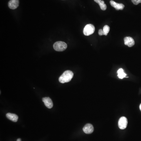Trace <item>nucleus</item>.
<instances>
[{
	"label": "nucleus",
	"mask_w": 141,
	"mask_h": 141,
	"mask_svg": "<svg viewBox=\"0 0 141 141\" xmlns=\"http://www.w3.org/2000/svg\"><path fill=\"white\" fill-rule=\"evenodd\" d=\"M7 118L14 122H17L18 119V116L14 114L8 113L6 115Z\"/></svg>",
	"instance_id": "obj_10"
},
{
	"label": "nucleus",
	"mask_w": 141,
	"mask_h": 141,
	"mask_svg": "<svg viewBox=\"0 0 141 141\" xmlns=\"http://www.w3.org/2000/svg\"><path fill=\"white\" fill-rule=\"evenodd\" d=\"M103 32H104V35H107L110 30V27L108 25H105L103 28Z\"/></svg>",
	"instance_id": "obj_13"
},
{
	"label": "nucleus",
	"mask_w": 141,
	"mask_h": 141,
	"mask_svg": "<svg viewBox=\"0 0 141 141\" xmlns=\"http://www.w3.org/2000/svg\"><path fill=\"white\" fill-rule=\"evenodd\" d=\"M110 3L112 6H113L117 10H123L125 7V6L123 4L116 3L113 0H111L110 2Z\"/></svg>",
	"instance_id": "obj_6"
},
{
	"label": "nucleus",
	"mask_w": 141,
	"mask_h": 141,
	"mask_svg": "<svg viewBox=\"0 0 141 141\" xmlns=\"http://www.w3.org/2000/svg\"><path fill=\"white\" fill-rule=\"evenodd\" d=\"M9 7L10 8L14 10L18 7L19 5L18 0H10L8 2Z\"/></svg>",
	"instance_id": "obj_8"
},
{
	"label": "nucleus",
	"mask_w": 141,
	"mask_h": 141,
	"mask_svg": "<svg viewBox=\"0 0 141 141\" xmlns=\"http://www.w3.org/2000/svg\"><path fill=\"white\" fill-rule=\"evenodd\" d=\"M124 44L128 47H131L135 44L134 40L132 37L130 36L125 37L124 39Z\"/></svg>",
	"instance_id": "obj_7"
},
{
	"label": "nucleus",
	"mask_w": 141,
	"mask_h": 141,
	"mask_svg": "<svg viewBox=\"0 0 141 141\" xmlns=\"http://www.w3.org/2000/svg\"><path fill=\"white\" fill-rule=\"evenodd\" d=\"M83 131L85 133L89 134L92 133L94 131L93 126L90 123L86 124L83 129Z\"/></svg>",
	"instance_id": "obj_5"
},
{
	"label": "nucleus",
	"mask_w": 141,
	"mask_h": 141,
	"mask_svg": "<svg viewBox=\"0 0 141 141\" xmlns=\"http://www.w3.org/2000/svg\"><path fill=\"white\" fill-rule=\"evenodd\" d=\"M73 76V73L70 70L65 71L59 77V81L60 83L68 82L71 80Z\"/></svg>",
	"instance_id": "obj_1"
},
{
	"label": "nucleus",
	"mask_w": 141,
	"mask_h": 141,
	"mask_svg": "<svg viewBox=\"0 0 141 141\" xmlns=\"http://www.w3.org/2000/svg\"><path fill=\"white\" fill-rule=\"evenodd\" d=\"M98 34L100 36L104 35L103 30H102V29H100V30H99V31H98Z\"/></svg>",
	"instance_id": "obj_15"
},
{
	"label": "nucleus",
	"mask_w": 141,
	"mask_h": 141,
	"mask_svg": "<svg viewBox=\"0 0 141 141\" xmlns=\"http://www.w3.org/2000/svg\"><path fill=\"white\" fill-rule=\"evenodd\" d=\"M42 101L44 103L46 107L49 109L52 108L53 106V103L52 101L50 98L44 97L42 98Z\"/></svg>",
	"instance_id": "obj_9"
},
{
	"label": "nucleus",
	"mask_w": 141,
	"mask_h": 141,
	"mask_svg": "<svg viewBox=\"0 0 141 141\" xmlns=\"http://www.w3.org/2000/svg\"><path fill=\"white\" fill-rule=\"evenodd\" d=\"M94 1L99 4L101 10L104 11L106 10L107 6L104 3V1L102 0H94Z\"/></svg>",
	"instance_id": "obj_11"
},
{
	"label": "nucleus",
	"mask_w": 141,
	"mask_h": 141,
	"mask_svg": "<svg viewBox=\"0 0 141 141\" xmlns=\"http://www.w3.org/2000/svg\"><path fill=\"white\" fill-rule=\"evenodd\" d=\"M140 111H141V104L140 106Z\"/></svg>",
	"instance_id": "obj_17"
},
{
	"label": "nucleus",
	"mask_w": 141,
	"mask_h": 141,
	"mask_svg": "<svg viewBox=\"0 0 141 141\" xmlns=\"http://www.w3.org/2000/svg\"><path fill=\"white\" fill-rule=\"evenodd\" d=\"M128 121L127 118L124 116L120 118L118 121V127L121 129H124L127 127V125Z\"/></svg>",
	"instance_id": "obj_4"
},
{
	"label": "nucleus",
	"mask_w": 141,
	"mask_h": 141,
	"mask_svg": "<svg viewBox=\"0 0 141 141\" xmlns=\"http://www.w3.org/2000/svg\"><path fill=\"white\" fill-rule=\"evenodd\" d=\"M95 31V27L91 24H88L85 26L84 30L83 33L86 36H89L93 34Z\"/></svg>",
	"instance_id": "obj_3"
},
{
	"label": "nucleus",
	"mask_w": 141,
	"mask_h": 141,
	"mask_svg": "<svg viewBox=\"0 0 141 141\" xmlns=\"http://www.w3.org/2000/svg\"><path fill=\"white\" fill-rule=\"evenodd\" d=\"M67 48V44L62 41L56 42L53 45L54 49L58 52L64 51L66 50Z\"/></svg>",
	"instance_id": "obj_2"
},
{
	"label": "nucleus",
	"mask_w": 141,
	"mask_h": 141,
	"mask_svg": "<svg viewBox=\"0 0 141 141\" xmlns=\"http://www.w3.org/2000/svg\"><path fill=\"white\" fill-rule=\"evenodd\" d=\"M132 2L135 5H138L139 3H141V0H132Z\"/></svg>",
	"instance_id": "obj_14"
},
{
	"label": "nucleus",
	"mask_w": 141,
	"mask_h": 141,
	"mask_svg": "<svg viewBox=\"0 0 141 141\" xmlns=\"http://www.w3.org/2000/svg\"><path fill=\"white\" fill-rule=\"evenodd\" d=\"M17 141H21V139L20 138H18V139L17 140Z\"/></svg>",
	"instance_id": "obj_16"
},
{
	"label": "nucleus",
	"mask_w": 141,
	"mask_h": 141,
	"mask_svg": "<svg viewBox=\"0 0 141 141\" xmlns=\"http://www.w3.org/2000/svg\"><path fill=\"white\" fill-rule=\"evenodd\" d=\"M118 76L120 79H123L126 77L127 74L124 72V70L122 68L119 69L117 71Z\"/></svg>",
	"instance_id": "obj_12"
}]
</instances>
